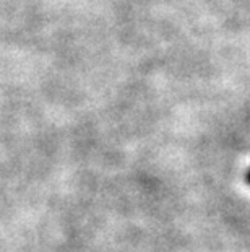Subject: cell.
<instances>
[{
    "label": "cell",
    "instance_id": "6da1fadb",
    "mask_svg": "<svg viewBox=\"0 0 250 252\" xmlns=\"http://www.w3.org/2000/svg\"><path fill=\"white\" fill-rule=\"evenodd\" d=\"M246 181H247V184H250V169L246 173Z\"/></svg>",
    "mask_w": 250,
    "mask_h": 252
}]
</instances>
